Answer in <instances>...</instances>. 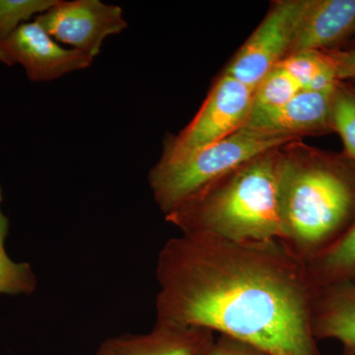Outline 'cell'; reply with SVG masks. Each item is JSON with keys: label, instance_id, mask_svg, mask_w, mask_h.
<instances>
[{"label": "cell", "instance_id": "7402d4cb", "mask_svg": "<svg viewBox=\"0 0 355 355\" xmlns=\"http://www.w3.org/2000/svg\"><path fill=\"white\" fill-rule=\"evenodd\" d=\"M354 41H355V40H354Z\"/></svg>", "mask_w": 355, "mask_h": 355}, {"label": "cell", "instance_id": "30bf717a", "mask_svg": "<svg viewBox=\"0 0 355 355\" xmlns=\"http://www.w3.org/2000/svg\"><path fill=\"white\" fill-rule=\"evenodd\" d=\"M214 340L205 329L155 323L148 333L109 338L96 355H202Z\"/></svg>", "mask_w": 355, "mask_h": 355}, {"label": "cell", "instance_id": "9a60e30c", "mask_svg": "<svg viewBox=\"0 0 355 355\" xmlns=\"http://www.w3.org/2000/svg\"><path fill=\"white\" fill-rule=\"evenodd\" d=\"M2 202L3 191L0 183V295L29 296L36 291L38 280L30 263H18L7 254L9 219L2 211Z\"/></svg>", "mask_w": 355, "mask_h": 355}, {"label": "cell", "instance_id": "5b68a950", "mask_svg": "<svg viewBox=\"0 0 355 355\" xmlns=\"http://www.w3.org/2000/svg\"><path fill=\"white\" fill-rule=\"evenodd\" d=\"M254 89L223 73L191 123L164 144L162 160L182 157L205 148L246 125L254 105Z\"/></svg>", "mask_w": 355, "mask_h": 355}, {"label": "cell", "instance_id": "3957f363", "mask_svg": "<svg viewBox=\"0 0 355 355\" xmlns=\"http://www.w3.org/2000/svg\"><path fill=\"white\" fill-rule=\"evenodd\" d=\"M279 205L282 241L307 263L354 218L355 173L331 156L280 154Z\"/></svg>", "mask_w": 355, "mask_h": 355}, {"label": "cell", "instance_id": "d6986e66", "mask_svg": "<svg viewBox=\"0 0 355 355\" xmlns=\"http://www.w3.org/2000/svg\"><path fill=\"white\" fill-rule=\"evenodd\" d=\"M202 355H266L249 343L231 336H219Z\"/></svg>", "mask_w": 355, "mask_h": 355}, {"label": "cell", "instance_id": "7a4b0ae2", "mask_svg": "<svg viewBox=\"0 0 355 355\" xmlns=\"http://www.w3.org/2000/svg\"><path fill=\"white\" fill-rule=\"evenodd\" d=\"M279 149L253 159L184 202L165 219L182 234L236 242L282 240Z\"/></svg>", "mask_w": 355, "mask_h": 355}, {"label": "cell", "instance_id": "e0dca14e", "mask_svg": "<svg viewBox=\"0 0 355 355\" xmlns=\"http://www.w3.org/2000/svg\"><path fill=\"white\" fill-rule=\"evenodd\" d=\"M331 127L342 137L347 156L355 162V91L336 86L331 103Z\"/></svg>", "mask_w": 355, "mask_h": 355}, {"label": "cell", "instance_id": "4fadbf2b", "mask_svg": "<svg viewBox=\"0 0 355 355\" xmlns=\"http://www.w3.org/2000/svg\"><path fill=\"white\" fill-rule=\"evenodd\" d=\"M306 263L317 287L354 282L355 221L340 237Z\"/></svg>", "mask_w": 355, "mask_h": 355}, {"label": "cell", "instance_id": "ac0fdd59", "mask_svg": "<svg viewBox=\"0 0 355 355\" xmlns=\"http://www.w3.org/2000/svg\"><path fill=\"white\" fill-rule=\"evenodd\" d=\"M58 0H0V41L10 36L33 16L41 15Z\"/></svg>", "mask_w": 355, "mask_h": 355}, {"label": "cell", "instance_id": "9c48e42d", "mask_svg": "<svg viewBox=\"0 0 355 355\" xmlns=\"http://www.w3.org/2000/svg\"><path fill=\"white\" fill-rule=\"evenodd\" d=\"M336 88L302 90L282 106L270 109L253 108L243 128L266 135L298 139L301 135L333 130L331 103Z\"/></svg>", "mask_w": 355, "mask_h": 355}, {"label": "cell", "instance_id": "6da1fadb", "mask_svg": "<svg viewBox=\"0 0 355 355\" xmlns=\"http://www.w3.org/2000/svg\"><path fill=\"white\" fill-rule=\"evenodd\" d=\"M156 323L218 331L266 355H319L311 316L317 286L282 240L181 234L156 263Z\"/></svg>", "mask_w": 355, "mask_h": 355}, {"label": "cell", "instance_id": "ffe728a7", "mask_svg": "<svg viewBox=\"0 0 355 355\" xmlns=\"http://www.w3.org/2000/svg\"><path fill=\"white\" fill-rule=\"evenodd\" d=\"M329 57L340 83L355 78V49L349 51H328Z\"/></svg>", "mask_w": 355, "mask_h": 355}, {"label": "cell", "instance_id": "8992f818", "mask_svg": "<svg viewBox=\"0 0 355 355\" xmlns=\"http://www.w3.org/2000/svg\"><path fill=\"white\" fill-rule=\"evenodd\" d=\"M309 0H286L272 7L243 44L224 73L252 89L291 53Z\"/></svg>", "mask_w": 355, "mask_h": 355}, {"label": "cell", "instance_id": "2e32d148", "mask_svg": "<svg viewBox=\"0 0 355 355\" xmlns=\"http://www.w3.org/2000/svg\"><path fill=\"white\" fill-rule=\"evenodd\" d=\"M300 91L302 88L297 81L277 64L254 89L253 108L270 109L282 106Z\"/></svg>", "mask_w": 355, "mask_h": 355}, {"label": "cell", "instance_id": "ba28073f", "mask_svg": "<svg viewBox=\"0 0 355 355\" xmlns=\"http://www.w3.org/2000/svg\"><path fill=\"white\" fill-rule=\"evenodd\" d=\"M93 60L80 51L58 44L36 20L21 25L0 41V62L8 67L22 65L33 83L55 80L87 69Z\"/></svg>", "mask_w": 355, "mask_h": 355}, {"label": "cell", "instance_id": "52a82bcc", "mask_svg": "<svg viewBox=\"0 0 355 355\" xmlns=\"http://www.w3.org/2000/svg\"><path fill=\"white\" fill-rule=\"evenodd\" d=\"M35 20L51 38L92 60L99 55L105 40L128 27L120 6L100 0H58Z\"/></svg>", "mask_w": 355, "mask_h": 355}, {"label": "cell", "instance_id": "8fae6325", "mask_svg": "<svg viewBox=\"0 0 355 355\" xmlns=\"http://www.w3.org/2000/svg\"><path fill=\"white\" fill-rule=\"evenodd\" d=\"M355 35V0H309L291 53L328 51Z\"/></svg>", "mask_w": 355, "mask_h": 355}, {"label": "cell", "instance_id": "44dd1931", "mask_svg": "<svg viewBox=\"0 0 355 355\" xmlns=\"http://www.w3.org/2000/svg\"><path fill=\"white\" fill-rule=\"evenodd\" d=\"M352 80H354V90L355 91V78L352 79Z\"/></svg>", "mask_w": 355, "mask_h": 355}, {"label": "cell", "instance_id": "277c9868", "mask_svg": "<svg viewBox=\"0 0 355 355\" xmlns=\"http://www.w3.org/2000/svg\"><path fill=\"white\" fill-rule=\"evenodd\" d=\"M297 139L242 128L227 139L182 157L160 159L149 172V186L166 216L253 159Z\"/></svg>", "mask_w": 355, "mask_h": 355}, {"label": "cell", "instance_id": "7c38bea8", "mask_svg": "<svg viewBox=\"0 0 355 355\" xmlns=\"http://www.w3.org/2000/svg\"><path fill=\"white\" fill-rule=\"evenodd\" d=\"M311 324L316 340H338L343 355H355V282L317 287Z\"/></svg>", "mask_w": 355, "mask_h": 355}, {"label": "cell", "instance_id": "5bb4252c", "mask_svg": "<svg viewBox=\"0 0 355 355\" xmlns=\"http://www.w3.org/2000/svg\"><path fill=\"white\" fill-rule=\"evenodd\" d=\"M279 64L297 81L302 90H327L340 83L327 51H298L287 55Z\"/></svg>", "mask_w": 355, "mask_h": 355}]
</instances>
